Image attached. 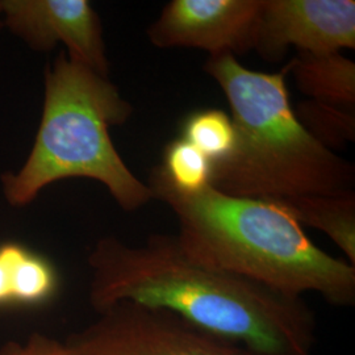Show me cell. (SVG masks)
Instances as JSON below:
<instances>
[{"label": "cell", "mask_w": 355, "mask_h": 355, "mask_svg": "<svg viewBox=\"0 0 355 355\" xmlns=\"http://www.w3.org/2000/svg\"><path fill=\"white\" fill-rule=\"evenodd\" d=\"M267 203L278 205L302 227L325 233L355 266V192L341 196H295Z\"/></svg>", "instance_id": "8fae6325"}, {"label": "cell", "mask_w": 355, "mask_h": 355, "mask_svg": "<svg viewBox=\"0 0 355 355\" xmlns=\"http://www.w3.org/2000/svg\"><path fill=\"white\" fill-rule=\"evenodd\" d=\"M0 355H73L67 345L48 336L33 333L24 343L10 341L0 347Z\"/></svg>", "instance_id": "9a60e30c"}, {"label": "cell", "mask_w": 355, "mask_h": 355, "mask_svg": "<svg viewBox=\"0 0 355 355\" xmlns=\"http://www.w3.org/2000/svg\"><path fill=\"white\" fill-rule=\"evenodd\" d=\"M262 0H171L148 28L159 49L191 48L216 54L254 51Z\"/></svg>", "instance_id": "52a82bcc"}, {"label": "cell", "mask_w": 355, "mask_h": 355, "mask_svg": "<svg viewBox=\"0 0 355 355\" xmlns=\"http://www.w3.org/2000/svg\"><path fill=\"white\" fill-rule=\"evenodd\" d=\"M1 26H3V19H1V12H0V31H1Z\"/></svg>", "instance_id": "2e32d148"}, {"label": "cell", "mask_w": 355, "mask_h": 355, "mask_svg": "<svg viewBox=\"0 0 355 355\" xmlns=\"http://www.w3.org/2000/svg\"><path fill=\"white\" fill-rule=\"evenodd\" d=\"M148 186L177 217V237L195 261L295 296L318 293L334 306L355 303V266L321 250L278 205L230 196L207 184L178 190L161 165Z\"/></svg>", "instance_id": "7a4b0ae2"}, {"label": "cell", "mask_w": 355, "mask_h": 355, "mask_svg": "<svg viewBox=\"0 0 355 355\" xmlns=\"http://www.w3.org/2000/svg\"><path fill=\"white\" fill-rule=\"evenodd\" d=\"M98 315L64 343L73 355H258L164 309L123 302Z\"/></svg>", "instance_id": "5b68a950"}, {"label": "cell", "mask_w": 355, "mask_h": 355, "mask_svg": "<svg viewBox=\"0 0 355 355\" xmlns=\"http://www.w3.org/2000/svg\"><path fill=\"white\" fill-rule=\"evenodd\" d=\"M3 26L36 51L64 44L67 57L108 76L99 15L89 0H0Z\"/></svg>", "instance_id": "ba28073f"}, {"label": "cell", "mask_w": 355, "mask_h": 355, "mask_svg": "<svg viewBox=\"0 0 355 355\" xmlns=\"http://www.w3.org/2000/svg\"><path fill=\"white\" fill-rule=\"evenodd\" d=\"M287 66L309 99L354 110L355 64L338 53H297Z\"/></svg>", "instance_id": "30bf717a"}, {"label": "cell", "mask_w": 355, "mask_h": 355, "mask_svg": "<svg viewBox=\"0 0 355 355\" xmlns=\"http://www.w3.org/2000/svg\"><path fill=\"white\" fill-rule=\"evenodd\" d=\"M161 167L178 190L193 192L209 184L212 161L189 141L179 137L167 144Z\"/></svg>", "instance_id": "5bb4252c"}, {"label": "cell", "mask_w": 355, "mask_h": 355, "mask_svg": "<svg viewBox=\"0 0 355 355\" xmlns=\"http://www.w3.org/2000/svg\"><path fill=\"white\" fill-rule=\"evenodd\" d=\"M204 71L227 96L234 127L233 149L212 162V187L263 202L354 192V165L297 120L286 83L287 66L272 74L254 71L224 53L209 55Z\"/></svg>", "instance_id": "3957f363"}, {"label": "cell", "mask_w": 355, "mask_h": 355, "mask_svg": "<svg viewBox=\"0 0 355 355\" xmlns=\"http://www.w3.org/2000/svg\"><path fill=\"white\" fill-rule=\"evenodd\" d=\"M89 304L101 313L130 302L164 309L258 355H315L318 322L303 296L207 266L177 234L153 233L135 246L103 237L89 255Z\"/></svg>", "instance_id": "6da1fadb"}, {"label": "cell", "mask_w": 355, "mask_h": 355, "mask_svg": "<svg viewBox=\"0 0 355 355\" xmlns=\"http://www.w3.org/2000/svg\"><path fill=\"white\" fill-rule=\"evenodd\" d=\"M182 132V139L189 141L212 162L227 157L234 145L232 117L217 108L191 114L184 120Z\"/></svg>", "instance_id": "4fadbf2b"}, {"label": "cell", "mask_w": 355, "mask_h": 355, "mask_svg": "<svg viewBox=\"0 0 355 355\" xmlns=\"http://www.w3.org/2000/svg\"><path fill=\"white\" fill-rule=\"evenodd\" d=\"M60 290L51 261L17 242L0 243V308L40 306Z\"/></svg>", "instance_id": "9c48e42d"}, {"label": "cell", "mask_w": 355, "mask_h": 355, "mask_svg": "<svg viewBox=\"0 0 355 355\" xmlns=\"http://www.w3.org/2000/svg\"><path fill=\"white\" fill-rule=\"evenodd\" d=\"M290 48L311 54L354 49V0H262L254 51L279 62Z\"/></svg>", "instance_id": "8992f818"}, {"label": "cell", "mask_w": 355, "mask_h": 355, "mask_svg": "<svg viewBox=\"0 0 355 355\" xmlns=\"http://www.w3.org/2000/svg\"><path fill=\"white\" fill-rule=\"evenodd\" d=\"M44 104L36 139L26 164L3 174L7 203L23 208L51 183L70 178L92 179L117 205L133 212L153 200L116 150L110 129L125 124L133 107L108 79L61 51L46 66Z\"/></svg>", "instance_id": "277c9868"}, {"label": "cell", "mask_w": 355, "mask_h": 355, "mask_svg": "<svg viewBox=\"0 0 355 355\" xmlns=\"http://www.w3.org/2000/svg\"><path fill=\"white\" fill-rule=\"evenodd\" d=\"M293 111L302 125L330 150L354 142V110L308 99Z\"/></svg>", "instance_id": "7c38bea8"}]
</instances>
